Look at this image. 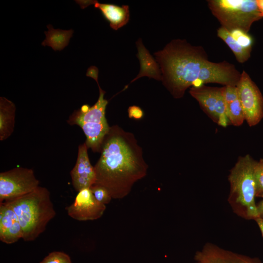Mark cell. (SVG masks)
<instances>
[{"instance_id":"obj_23","label":"cell","mask_w":263,"mask_h":263,"mask_svg":"<svg viewBox=\"0 0 263 263\" xmlns=\"http://www.w3.org/2000/svg\"><path fill=\"white\" fill-rule=\"evenodd\" d=\"M230 32L241 45L246 48H252L253 40L248 33L239 30H233Z\"/></svg>"},{"instance_id":"obj_4","label":"cell","mask_w":263,"mask_h":263,"mask_svg":"<svg viewBox=\"0 0 263 263\" xmlns=\"http://www.w3.org/2000/svg\"><path fill=\"white\" fill-rule=\"evenodd\" d=\"M256 162L249 154L239 157L228 176V203L235 214L248 220L259 217L255 200L254 169Z\"/></svg>"},{"instance_id":"obj_7","label":"cell","mask_w":263,"mask_h":263,"mask_svg":"<svg viewBox=\"0 0 263 263\" xmlns=\"http://www.w3.org/2000/svg\"><path fill=\"white\" fill-rule=\"evenodd\" d=\"M39 182L32 169L18 167L0 173V203L28 194Z\"/></svg>"},{"instance_id":"obj_3","label":"cell","mask_w":263,"mask_h":263,"mask_svg":"<svg viewBox=\"0 0 263 263\" xmlns=\"http://www.w3.org/2000/svg\"><path fill=\"white\" fill-rule=\"evenodd\" d=\"M8 203L16 213L25 242L35 240L56 215L49 190L38 186L31 192Z\"/></svg>"},{"instance_id":"obj_18","label":"cell","mask_w":263,"mask_h":263,"mask_svg":"<svg viewBox=\"0 0 263 263\" xmlns=\"http://www.w3.org/2000/svg\"><path fill=\"white\" fill-rule=\"evenodd\" d=\"M47 27L48 31L44 32L46 38L42 42V45L51 46L55 51H60L68 45L69 40L74 32L72 29L69 30L55 29L50 24L48 25Z\"/></svg>"},{"instance_id":"obj_22","label":"cell","mask_w":263,"mask_h":263,"mask_svg":"<svg viewBox=\"0 0 263 263\" xmlns=\"http://www.w3.org/2000/svg\"><path fill=\"white\" fill-rule=\"evenodd\" d=\"M40 263H72L70 256L64 252L53 251L46 256Z\"/></svg>"},{"instance_id":"obj_6","label":"cell","mask_w":263,"mask_h":263,"mask_svg":"<svg viewBox=\"0 0 263 263\" xmlns=\"http://www.w3.org/2000/svg\"><path fill=\"white\" fill-rule=\"evenodd\" d=\"M208 6L221 26L228 31L248 33L252 24L263 18L257 0H208Z\"/></svg>"},{"instance_id":"obj_11","label":"cell","mask_w":263,"mask_h":263,"mask_svg":"<svg viewBox=\"0 0 263 263\" xmlns=\"http://www.w3.org/2000/svg\"><path fill=\"white\" fill-rule=\"evenodd\" d=\"M88 149L85 142L79 145L76 161L70 172L72 184L77 192L90 188L95 183V172L91 164Z\"/></svg>"},{"instance_id":"obj_8","label":"cell","mask_w":263,"mask_h":263,"mask_svg":"<svg viewBox=\"0 0 263 263\" xmlns=\"http://www.w3.org/2000/svg\"><path fill=\"white\" fill-rule=\"evenodd\" d=\"M189 93L213 122L223 127L230 124L226 113L223 87L202 84L191 87Z\"/></svg>"},{"instance_id":"obj_12","label":"cell","mask_w":263,"mask_h":263,"mask_svg":"<svg viewBox=\"0 0 263 263\" xmlns=\"http://www.w3.org/2000/svg\"><path fill=\"white\" fill-rule=\"evenodd\" d=\"M22 230L18 217L7 202L0 203V240L12 244L22 238Z\"/></svg>"},{"instance_id":"obj_16","label":"cell","mask_w":263,"mask_h":263,"mask_svg":"<svg viewBox=\"0 0 263 263\" xmlns=\"http://www.w3.org/2000/svg\"><path fill=\"white\" fill-rule=\"evenodd\" d=\"M16 107L10 100L0 97V140L8 139L13 133L15 124Z\"/></svg>"},{"instance_id":"obj_5","label":"cell","mask_w":263,"mask_h":263,"mask_svg":"<svg viewBox=\"0 0 263 263\" xmlns=\"http://www.w3.org/2000/svg\"><path fill=\"white\" fill-rule=\"evenodd\" d=\"M94 79L99 90L97 101L91 107L84 104L75 110L67 122L70 125L80 127L86 136L85 142L88 148L94 152H100L103 141L110 128L105 116L108 101L104 98L105 92L100 87L98 77Z\"/></svg>"},{"instance_id":"obj_13","label":"cell","mask_w":263,"mask_h":263,"mask_svg":"<svg viewBox=\"0 0 263 263\" xmlns=\"http://www.w3.org/2000/svg\"><path fill=\"white\" fill-rule=\"evenodd\" d=\"M81 9L93 4L100 10L103 17L109 22L111 28L117 30L125 25L130 19L129 7L110 3H100L97 0H75Z\"/></svg>"},{"instance_id":"obj_26","label":"cell","mask_w":263,"mask_h":263,"mask_svg":"<svg viewBox=\"0 0 263 263\" xmlns=\"http://www.w3.org/2000/svg\"><path fill=\"white\" fill-rule=\"evenodd\" d=\"M256 222L259 229L261 231L262 235L263 238V218L261 217H258L255 220Z\"/></svg>"},{"instance_id":"obj_20","label":"cell","mask_w":263,"mask_h":263,"mask_svg":"<svg viewBox=\"0 0 263 263\" xmlns=\"http://www.w3.org/2000/svg\"><path fill=\"white\" fill-rule=\"evenodd\" d=\"M256 197H263V158L257 161L254 169Z\"/></svg>"},{"instance_id":"obj_9","label":"cell","mask_w":263,"mask_h":263,"mask_svg":"<svg viewBox=\"0 0 263 263\" xmlns=\"http://www.w3.org/2000/svg\"><path fill=\"white\" fill-rule=\"evenodd\" d=\"M237 93L245 121L253 127L263 117V97L258 86L244 71L236 85Z\"/></svg>"},{"instance_id":"obj_25","label":"cell","mask_w":263,"mask_h":263,"mask_svg":"<svg viewBox=\"0 0 263 263\" xmlns=\"http://www.w3.org/2000/svg\"><path fill=\"white\" fill-rule=\"evenodd\" d=\"M257 208L259 217L263 218V200L257 204Z\"/></svg>"},{"instance_id":"obj_28","label":"cell","mask_w":263,"mask_h":263,"mask_svg":"<svg viewBox=\"0 0 263 263\" xmlns=\"http://www.w3.org/2000/svg\"></svg>"},{"instance_id":"obj_17","label":"cell","mask_w":263,"mask_h":263,"mask_svg":"<svg viewBox=\"0 0 263 263\" xmlns=\"http://www.w3.org/2000/svg\"><path fill=\"white\" fill-rule=\"evenodd\" d=\"M209 263H263L258 257H251L222 247L216 249Z\"/></svg>"},{"instance_id":"obj_21","label":"cell","mask_w":263,"mask_h":263,"mask_svg":"<svg viewBox=\"0 0 263 263\" xmlns=\"http://www.w3.org/2000/svg\"><path fill=\"white\" fill-rule=\"evenodd\" d=\"M90 189L95 198L105 205L109 204L113 199L108 190L101 185L94 184Z\"/></svg>"},{"instance_id":"obj_1","label":"cell","mask_w":263,"mask_h":263,"mask_svg":"<svg viewBox=\"0 0 263 263\" xmlns=\"http://www.w3.org/2000/svg\"><path fill=\"white\" fill-rule=\"evenodd\" d=\"M154 55L161 81L175 98H182L189 87L205 83L236 86L241 75L233 64L209 61L202 46L192 45L185 39L171 40Z\"/></svg>"},{"instance_id":"obj_19","label":"cell","mask_w":263,"mask_h":263,"mask_svg":"<svg viewBox=\"0 0 263 263\" xmlns=\"http://www.w3.org/2000/svg\"><path fill=\"white\" fill-rule=\"evenodd\" d=\"M217 36L227 45L239 62L244 63L249 58L252 48H246L239 44L226 29L222 26L219 27L217 29Z\"/></svg>"},{"instance_id":"obj_10","label":"cell","mask_w":263,"mask_h":263,"mask_svg":"<svg viewBox=\"0 0 263 263\" xmlns=\"http://www.w3.org/2000/svg\"><path fill=\"white\" fill-rule=\"evenodd\" d=\"M106 208V205L98 202L90 188L78 192L74 201L66 207L68 215L72 218L85 221L100 218Z\"/></svg>"},{"instance_id":"obj_14","label":"cell","mask_w":263,"mask_h":263,"mask_svg":"<svg viewBox=\"0 0 263 263\" xmlns=\"http://www.w3.org/2000/svg\"><path fill=\"white\" fill-rule=\"evenodd\" d=\"M224 96L226 113L230 124L240 126L245 121L236 86H224Z\"/></svg>"},{"instance_id":"obj_27","label":"cell","mask_w":263,"mask_h":263,"mask_svg":"<svg viewBox=\"0 0 263 263\" xmlns=\"http://www.w3.org/2000/svg\"><path fill=\"white\" fill-rule=\"evenodd\" d=\"M259 8L263 17V0H257Z\"/></svg>"},{"instance_id":"obj_2","label":"cell","mask_w":263,"mask_h":263,"mask_svg":"<svg viewBox=\"0 0 263 263\" xmlns=\"http://www.w3.org/2000/svg\"><path fill=\"white\" fill-rule=\"evenodd\" d=\"M94 166L95 184L105 187L113 199H122L145 177L148 165L134 135L117 125L110 127Z\"/></svg>"},{"instance_id":"obj_24","label":"cell","mask_w":263,"mask_h":263,"mask_svg":"<svg viewBox=\"0 0 263 263\" xmlns=\"http://www.w3.org/2000/svg\"><path fill=\"white\" fill-rule=\"evenodd\" d=\"M129 117L130 118L140 119L144 115L143 110L139 106L133 105L130 106L128 109Z\"/></svg>"},{"instance_id":"obj_15","label":"cell","mask_w":263,"mask_h":263,"mask_svg":"<svg viewBox=\"0 0 263 263\" xmlns=\"http://www.w3.org/2000/svg\"><path fill=\"white\" fill-rule=\"evenodd\" d=\"M136 44L138 49L137 56L140 63V70L138 75L131 81V83L145 76L161 81V71L156 59H154L145 47L141 38L138 39Z\"/></svg>"}]
</instances>
